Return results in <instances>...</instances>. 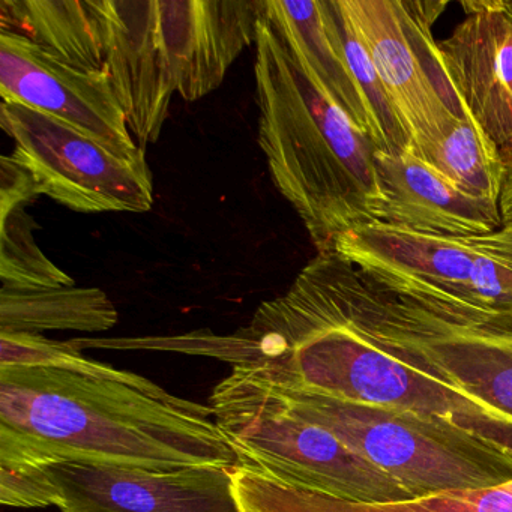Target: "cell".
Returning a JSON list of instances; mask_svg holds the SVG:
<instances>
[{
    "mask_svg": "<svg viewBox=\"0 0 512 512\" xmlns=\"http://www.w3.org/2000/svg\"><path fill=\"white\" fill-rule=\"evenodd\" d=\"M53 461L157 472L242 466L209 404L169 403L55 368L0 367V469Z\"/></svg>",
    "mask_w": 512,
    "mask_h": 512,
    "instance_id": "obj_1",
    "label": "cell"
},
{
    "mask_svg": "<svg viewBox=\"0 0 512 512\" xmlns=\"http://www.w3.org/2000/svg\"><path fill=\"white\" fill-rule=\"evenodd\" d=\"M221 361L266 385L440 416L512 451V421L404 364L328 313L301 277L221 335Z\"/></svg>",
    "mask_w": 512,
    "mask_h": 512,
    "instance_id": "obj_2",
    "label": "cell"
},
{
    "mask_svg": "<svg viewBox=\"0 0 512 512\" xmlns=\"http://www.w3.org/2000/svg\"><path fill=\"white\" fill-rule=\"evenodd\" d=\"M254 46L257 140L269 175L317 254L329 253L338 236L374 221L379 149L308 79L265 14Z\"/></svg>",
    "mask_w": 512,
    "mask_h": 512,
    "instance_id": "obj_3",
    "label": "cell"
},
{
    "mask_svg": "<svg viewBox=\"0 0 512 512\" xmlns=\"http://www.w3.org/2000/svg\"><path fill=\"white\" fill-rule=\"evenodd\" d=\"M262 14L263 0H101L100 74L140 148L160 140L173 95L220 88Z\"/></svg>",
    "mask_w": 512,
    "mask_h": 512,
    "instance_id": "obj_4",
    "label": "cell"
},
{
    "mask_svg": "<svg viewBox=\"0 0 512 512\" xmlns=\"http://www.w3.org/2000/svg\"><path fill=\"white\" fill-rule=\"evenodd\" d=\"M307 283L331 316L374 346L512 421V317L395 295L334 251L311 260Z\"/></svg>",
    "mask_w": 512,
    "mask_h": 512,
    "instance_id": "obj_5",
    "label": "cell"
},
{
    "mask_svg": "<svg viewBox=\"0 0 512 512\" xmlns=\"http://www.w3.org/2000/svg\"><path fill=\"white\" fill-rule=\"evenodd\" d=\"M257 383L302 418L331 431L413 497L512 482L511 449L449 419Z\"/></svg>",
    "mask_w": 512,
    "mask_h": 512,
    "instance_id": "obj_6",
    "label": "cell"
},
{
    "mask_svg": "<svg viewBox=\"0 0 512 512\" xmlns=\"http://www.w3.org/2000/svg\"><path fill=\"white\" fill-rule=\"evenodd\" d=\"M218 427L242 466L299 490L355 503L415 499L337 436L293 412L256 380L233 370L211 397Z\"/></svg>",
    "mask_w": 512,
    "mask_h": 512,
    "instance_id": "obj_7",
    "label": "cell"
},
{
    "mask_svg": "<svg viewBox=\"0 0 512 512\" xmlns=\"http://www.w3.org/2000/svg\"><path fill=\"white\" fill-rule=\"evenodd\" d=\"M0 502L11 508L56 506L62 512H241L232 470L215 466L157 472L53 461L0 469Z\"/></svg>",
    "mask_w": 512,
    "mask_h": 512,
    "instance_id": "obj_8",
    "label": "cell"
},
{
    "mask_svg": "<svg viewBox=\"0 0 512 512\" xmlns=\"http://www.w3.org/2000/svg\"><path fill=\"white\" fill-rule=\"evenodd\" d=\"M367 50L409 148L433 142L469 115L442 64L433 28L448 2L337 0ZM407 148V149H409Z\"/></svg>",
    "mask_w": 512,
    "mask_h": 512,
    "instance_id": "obj_9",
    "label": "cell"
},
{
    "mask_svg": "<svg viewBox=\"0 0 512 512\" xmlns=\"http://www.w3.org/2000/svg\"><path fill=\"white\" fill-rule=\"evenodd\" d=\"M0 127L16 143L11 157L34 175L43 196L82 214H145L154 205L148 164H136L31 107L4 103Z\"/></svg>",
    "mask_w": 512,
    "mask_h": 512,
    "instance_id": "obj_10",
    "label": "cell"
},
{
    "mask_svg": "<svg viewBox=\"0 0 512 512\" xmlns=\"http://www.w3.org/2000/svg\"><path fill=\"white\" fill-rule=\"evenodd\" d=\"M0 95L70 125L124 160L148 164L127 116L101 74L85 73L17 32L0 31Z\"/></svg>",
    "mask_w": 512,
    "mask_h": 512,
    "instance_id": "obj_11",
    "label": "cell"
},
{
    "mask_svg": "<svg viewBox=\"0 0 512 512\" xmlns=\"http://www.w3.org/2000/svg\"><path fill=\"white\" fill-rule=\"evenodd\" d=\"M482 245L484 236L433 235L368 221L338 236L332 251L388 292L464 308Z\"/></svg>",
    "mask_w": 512,
    "mask_h": 512,
    "instance_id": "obj_12",
    "label": "cell"
},
{
    "mask_svg": "<svg viewBox=\"0 0 512 512\" xmlns=\"http://www.w3.org/2000/svg\"><path fill=\"white\" fill-rule=\"evenodd\" d=\"M466 17L439 41L443 68L467 112L512 158V0L461 2Z\"/></svg>",
    "mask_w": 512,
    "mask_h": 512,
    "instance_id": "obj_13",
    "label": "cell"
},
{
    "mask_svg": "<svg viewBox=\"0 0 512 512\" xmlns=\"http://www.w3.org/2000/svg\"><path fill=\"white\" fill-rule=\"evenodd\" d=\"M374 163L383 196L374 221L446 236H485L502 229L499 203L458 190L409 151H376Z\"/></svg>",
    "mask_w": 512,
    "mask_h": 512,
    "instance_id": "obj_14",
    "label": "cell"
},
{
    "mask_svg": "<svg viewBox=\"0 0 512 512\" xmlns=\"http://www.w3.org/2000/svg\"><path fill=\"white\" fill-rule=\"evenodd\" d=\"M263 14L316 88L388 154L379 121L347 62L332 0H263Z\"/></svg>",
    "mask_w": 512,
    "mask_h": 512,
    "instance_id": "obj_15",
    "label": "cell"
},
{
    "mask_svg": "<svg viewBox=\"0 0 512 512\" xmlns=\"http://www.w3.org/2000/svg\"><path fill=\"white\" fill-rule=\"evenodd\" d=\"M241 512H512V482L484 490H454L388 503H355L281 484L256 470H232Z\"/></svg>",
    "mask_w": 512,
    "mask_h": 512,
    "instance_id": "obj_16",
    "label": "cell"
},
{
    "mask_svg": "<svg viewBox=\"0 0 512 512\" xmlns=\"http://www.w3.org/2000/svg\"><path fill=\"white\" fill-rule=\"evenodd\" d=\"M119 313L98 287L0 289V332H104L115 328Z\"/></svg>",
    "mask_w": 512,
    "mask_h": 512,
    "instance_id": "obj_17",
    "label": "cell"
},
{
    "mask_svg": "<svg viewBox=\"0 0 512 512\" xmlns=\"http://www.w3.org/2000/svg\"><path fill=\"white\" fill-rule=\"evenodd\" d=\"M407 151L433 167L458 190L499 203L506 161L470 113L433 142Z\"/></svg>",
    "mask_w": 512,
    "mask_h": 512,
    "instance_id": "obj_18",
    "label": "cell"
},
{
    "mask_svg": "<svg viewBox=\"0 0 512 512\" xmlns=\"http://www.w3.org/2000/svg\"><path fill=\"white\" fill-rule=\"evenodd\" d=\"M0 367L55 368L79 376L124 383L169 403L179 400L146 377L95 361L83 355L82 350L76 349L70 341L50 340L43 334L0 332Z\"/></svg>",
    "mask_w": 512,
    "mask_h": 512,
    "instance_id": "obj_19",
    "label": "cell"
},
{
    "mask_svg": "<svg viewBox=\"0 0 512 512\" xmlns=\"http://www.w3.org/2000/svg\"><path fill=\"white\" fill-rule=\"evenodd\" d=\"M0 281L16 289L76 286L73 278L44 254L34 236V218L25 209L0 214Z\"/></svg>",
    "mask_w": 512,
    "mask_h": 512,
    "instance_id": "obj_20",
    "label": "cell"
},
{
    "mask_svg": "<svg viewBox=\"0 0 512 512\" xmlns=\"http://www.w3.org/2000/svg\"><path fill=\"white\" fill-rule=\"evenodd\" d=\"M458 310L512 317V227L484 236L473 263L466 307Z\"/></svg>",
    "mask_w": 512,
    "mask_h": 512,
    "instance_id": "obj_21",
    "label": "cell"
},
{
    "mask_svg": "<svg viewBox=\"0 0 512 512\" xmlns=\"http://www.w3.org/2000/svg\"><path fill=\"white\" fill-rule=\"evenodd\" d=\"M43 196L40 185L28 169L11 155L0 158V214L26 209Z\"/></svg>",
    "mask_w": 512,
    "mask_h": 512,
    "instance_id": "obj_22",
    "label": "cell"
},
{
    "mask_svg": "<svg viewBox=\"0 0 512 512\" xmlns=\"http://www.w3.org/2000/svg\"><path fill=\"white\" fill-rule=\"evenodd\" d=\"M502 226L512 227V158L506 163L505 181L499 199Z\"/></svg>",
    "mask_w": 512,
    "mask_h": 512,
    "instance_id": "obj_23",
    "label": "cell"
}]
</instances>
